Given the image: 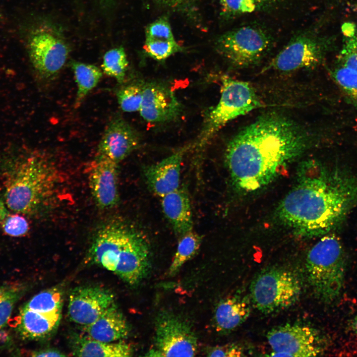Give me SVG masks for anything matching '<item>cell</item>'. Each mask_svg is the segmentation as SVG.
Returning a JSON list of instances; mask_svg holds the SVG:
<instances>
[{"instance_id":"obj_1","label":"cell","mask_w":357,"mask_h":357,"mask_svg":"<svg viewBox=\"0 0 357 357\" xmlns=\"http://www.w3.org/2000/svg\"><path fill=\"white\" fill-rule=\"evenodd\" d=\"M309 140L303 127L281 113L259 117L227 146L226 163L234 186L251 192L268 184L305 150Z\"/></svg>"},{"instance_id":"obj_2","label":"cell","mask_w":357,"mask_h":357,"mask_svg":"<svg viewBox=\"0 0 357 357\" xmlns=\"http://www.w3.org/2000/svg\"><path fill=\"white\" fill-rule=\"evenodd\" d=\"M298 184L282 200L279 219L298 235L328 233L344 218L357 199V183L341 171H325L314 161L303 163Z\"/></svg>"},{"instance_id":"obj_3","label":"cell","mask_w":357,"mask_h":357,"mask_svg":"<svg viewBox=\"0 0 357 357\" xmlns=\"http://www.w3.org/2000/svg\"><path fill=\"white\" fill-rule=\"evenodd\" d=\"M2 170V197L8 209L36 216L52 208L61 181L59 170L47 155L37 151L18 154Z\"/></svg>"},{"instance_id":"obj_4","label":"cell","mask_w":357,"mask_h":357,"mask_svg":"<svg viewBox=\"0 0 357 357\" xmlns=\"http://www.w3.org/2000/svg\"><path fill=\"white\" fill-rule=\"evenodd\" d=\"M150 254L149 245L142 235L124 222L113 219L95 231L87 259L133 286L149 273Z\"/></svg>"},{"instance_id":"obj_5","label":"cell","mask_w":357,"mask_h":357,"mask_svg":"<svg viewBox=\"0 0 357 357\" xmlns=\"http://www.w3.org/2000/svg\"><path fill=\"white\" fill-rule=\"evenodd\" d=\"M309 283L316 296L330 302L340 295L346 271L344 250L333 235L322 238L309 251L306 258Z\"/></svg>"},{"instance_id":"obj_6","label":"cell","mask_w":357,"mask_h":357,"mask_svg":"<svg viewBox=\"0 0 357 357\" xmlns=\"http://www.w3.org/2000/svg\"><path fill=\"white\" fill-rule=\"evenodd\" d=\"M217 105L208 112L202 129L192 147L202 148L225 125L261 106L249 83L224 76Z\"/></svg>"},{"instance_id":"obj_7","label":"cell","mask_w":357,"mask_h":357,"mask_svg":"<svg viewBox=\"0 0 357 357\" xmlns=\"http://www.w3.org/2000/svg\"><path fill=\"white\" fill-rule=\"evenodd\" d=\"M301 285L294 272L284 268L263 270L252 281L250 297L259 311L270 313L289 307L298 300Z\"/></svg>"},{"instance_id":"obj_8","label":"cell","mask_w":357,"mask_h":357,"mask_svg":"<svg viewBox=\"0 0 357 357\" xmlns=\"http://www.w3.org/2000/svg\"><path fill=\"white\" fill-rule=\"evenodd\" d=\"M272 44V38L265 29L257 25H245L223 34L216 45L219 53L232 64L244 67L258 63Z\"/></svg>"},{"instance_id":"obj_9","label":"cell","mask_w":357,"mask_h":357,"mask_svg":"<svg viewBox=\"0 0 357 357\" xmlns=\"http://www.w3.org/2000/svg\"><path fill=\"white\" fill-rule=\"evenodd\" d=\"M28 50L33 67L42 78L47 80H52L59 74L70 51L60 33L47 25H41L32 32Z\"/></svg>"},{"instance_id":"obj_10","label":"cell","mask_w":357,"mask_h":357,"mask_svg":"<svg viewBox=\"0 0 357 357\" xmlns=\"http://www.w3.org/2000/svg\"><path fill=\"white\" fill-rule=\"evenodd\" d=\"M198 339L189 324L169 312L160 313L155 322V347L149 357H193Z\"/></svg>"},{"instance_id":"obj_11","label":"cell","mask_w":357,"mask_h":357,"mask_svg":"<svg viewBox=\"0 0 357 357\" xmlns=\"http://www.w3.org/2000/svg\"><path fill=\"white\" fill-rule=\"evenodd\" d=\"M267 338L273 357H314L323 350L319 334L308 325L286 324L278 326L268 332Z\"/></svg>"},{"instance_id":"obj_12","label":"cell","mask_w":357,"mask_h":357,"mask_svg":"<svg viewBox=\"0 0 357 357\" xmlns=\"http://www.w3.org/2000/svg\"><path fill=\"white\" fill-rule=\"evenodd\" d=\"M322 44L314 36L303 33L292 39L272 60L267 68L288 72L312 67L320 61Z\"/></svg>"},{"instance_id":"obj_13","label":"cell","mask_w":357,"mask_h":357,"mask_svg":"<svg viewBox=\"0 0 357 357\" xmlns=\"http://www.w3.org/2000/svg\"><path fill=\"white\" fill-rule=\"evenodd\" d=\"M115 301L114 295L102 288L76 287L69 296V318L75 323L85 327L94 322Z\"/></svg>"},{"instance_id":"obj_14","label":"cell","mask_w":357,"mask_h":357,"mask_svg":"<svg viewBox=\"0 0 357 357\" xmlns=\"http://www.w3.org/2000/svg\"><path fill=\"white\" fill-rule=\"evenodd\" d=\"M140 141L135 129L121 116L115 115L106 127L96 156L119 164L139 146Z\"/></svg>"},{"instance_id":"obj_15","label":"cell","mask_w":357,"mask_h":357,"mask_svg":"<svg viewBox=\"0 0 357 357\" xmlns=\"http://www.w3.org/2000/svg\"><path fill=\"white\" fill-rule=\"evenodd\" d=\"M118 165L108 158L96 156L89 167V188L100 209L113 208L119 202Z\"/></svg>"},{"instance_id":"obj_16","label":"cell","mask_w":357,"mask_h":357,"mask_svg":"<svg viewBox=\"0 0 357 357\" xmlns=\"http://www.w3.org/2000/svg\"><path fill=\"white\" fill-rule=\"evenodd\" d=\"M181 111L182 105L167 85L156 82L143 85L139 112L146 121L154 123L171 121L177 119Z\"/></svg>"},{"instance_id":"obj_17","label":"cell","mask_w":357,"mask_h":357,"mask_svg":"<svg viewBox=\"0 0 357 357\" xmlns=\"http://www.w3.org/2000/svg\"><path fill=\"white\" fill-rule=\"evenodd\" d=\"M192 147L191 144L182 147L159 163L144 169L146 181L152 192L162 197L179 187L182 159Z\"/></svg>"},{"instance_id":"obj_18","label":"cell","mask_w":357,"mask_h":357,"mask_svg":"<svg viewBox=\"0 0 357 357\" xmlns=\"http://www.w3.org/2000/svg\"><path fill=\"white\" fill-rule=\"evenodd\" d=\"M85 329L89 337L105 342L123 341L130 331L128 323L115 302Z\"/></svg>"},{"instance_id":"obj_19","label":"cell","mask_w":357,"mask_h":357,"mask_svg":"<svg viewBox=\"0 0 357 357\" xmlns=\"http://www.w3.org/2000/svg\"><path fill=\"white\" fill-rule=\"evenodd\" d=\"M61 314H49L23 306L17 317L15 329L27 340H40L51 336L57 329Z\"/></svg>"},{"instance_id":"obj_20","label":"cell","mask_w":357,"mask_h":357,"mask_svg":"<svg viewBox=\"0 0 357 357\" xmlns=\"http://www.w3.org/2000/svg\"><path fill=\"white\" fill-rule=\"evenodd\" d=\"M163 212L176 234L179 236L193 230L192 213L188 194L184 188H178L163 197Z\"/></svg>"},{"instance_id":"obj_21","label":"cell","mask_w":357,"mask_h":357,"mask_svg":"<svg viewBox=\"0 0 357 357\" xmlns=\"http://www.w3.org/2000/svg\"><path fill=\"white\" fill-rule=\"evenodd\" d=\"M248 300L240 296H233L221 300L215 308L214 322L216 330L222 333L238 328L250 315Z\"/></svg>"},{"instance_id":"obj_22","label":"cell","mask_w":357,"mask_h":357,"mask_svg":"<svg viewBox=\"0 0 357 357\" xmlns=\"http://www.w3.org/2000/svg\"><path fill=\"white\" fill-rule=\"evenodd\" d=\"M72 353L79 357H126L131 356L133 350L130 344L123 341L105 342L87 336L76 341Z\"/></svg>"},{"instance_id":"obj_23","label":"cell","mask_w":357,"mask_h":357,"mask_svg":"<svg viewBox=\"0 0 357 357\" xmlns=\"http://www.w3.org/2000/svg\"><path fill=\"white\" fill-rule=\"evenodd\" d=\"M77 90L75 107H79L84 99L98 84L103 76V71L91 64L77 61L70 62Z\"/></svg>"},{"instance_id":"obj_24","label":"cell","mask_w":357,"mask_h":357,"mask_svg":"<svg viewBox=\"0 0 357 357\" xmlns=\"http://www.w3.org/2000/svg\"><path fill=\"white\" fill-rule=\"evenodd\" d=\"M222 15L232 18L262 11L282 0H218Z\"/></svg>"},{"instance_id":"obj_25","label":"cell","mask_w":357,"mask_h":357,"mask_svg":"<svg viewBox=\"0 0 357 357\" xmlns=\"http://www.w3.org/2000/svg\"><path fill=\"white\" fill-rule=\"evenodd\" d=\"M202 239V236L193 230L180 236L176 252L169 269L170 276L175 275L185 262L197 253Z\"/></svg>"},{"instance_id":"obj_26","label":"cell","mask_w":357,"mask_h":357,"mask_svg":"<svg viewBox=\"0 0 357 357\" xmlns=\"http://www.w3.org/2000/svg\"><path fill=\"white\" fill-rule=\"evenodd\" d=\"M62 293L57 288L43 291L31 298L24 305L30 309L49 314H61Z\"/></svg>"},{"instance_id":"obj_27","label":"cell","mask_w":357,"mask_h":357,"mask_svg":"<svg viewBox=\"0 0 357 357\" xmlns=\"http://www.w3.org/2000/svg\"><path fill=\"white\" fill-rule=\"evenodd\" d=\"M128 62L123 47H117L108 51L104 55L102 64L103 72L112 77L119 84L124 80Z\"/></svg>"},{"instance_id":"obj_28","label":"cell","mask_w":357,"mask_h":357,"mask_svg":"<svg viewBox=\"0 0 357 357\" xmlns=\"http://www.w3.org/2000/svg\"><path fill=\"white\" fill-rule=\"evenodd\" d=\"M26 290L25 286L20 284L0 286V329L6 325L15 305Z\"/></svg>"},{"instance_id":"obj_29","label":"cell","mask_w":357,"mask_h":357,"mask_svg":"<svg viewBox=\"0 0 357 357\" xmlns=\"http://www.w3.org/2000/svg\"><path fill=\"white\" fill-rule=\"evenodd\" d=\"M143 85L130 84L123 86L116 92L120 109L125 112L139 111L142 100Z\"/></svg>"},{"instance_id":"obj_30","label":"cell","mask_w":357,"mask_h":357,"mask_svg":"<svg viewBox=\"0 0 357 357\" xmlns=\"http://www.w3.org/2000/svg\"><path fill=\"white\" fill-rule=\"evenodd\" d=\"M143 48L148 56L158 60H166L182 50L175 39H145Z\"/></svg>"},{"instance_id":"obj_31","label":"cell","mask_w":357,"mask_h":357,"mask_svg":"<svg viewBox=\"0 0 357 357\" xmlns=\"http://www.w3.org/2000/svg\"><path fill=\"white\" fill-rule=\"evenodd\" d=\"M335 80L357 108V72L341 64L334 71Z\"/></svg>"},{"instance_id":"obj_32","label":"cell","mask_w":357,"mask_h":357,"mask_svg":"<svg viewBox=\"0 0 357 357\" xmlns=\"http://www.w3.org/2000/svg\"><path fill=\"white\" fill-rule=\"evenodd\" d=\"M346 39L340 55L341 64L357 72V29L345 31Z\"/></svg>"},{"instance_id":"obj_33","label":"cell","mask_w":357,"mask_h":357,"mask_svg":"<svg viewBox=\"0 0 357 357\" xmlns=\"http://www.w3.org/2000/svg\"><path fill=\"white\" fill-rule=\"evenodd\" d=\"M1 226L3 233L12 237H23L29 230L28 221L20 214H8Z\"/></svg>"},{"instance_id":"obj_34","label":"cell","mask_w":357,"mask_h":357,"mask_svg":"<svg viewBox=\"0 0 357 357\" xmlns=\"http://www.w3.org/2000/svg\"><path fill=\"white\" fill-rule=\"evenodd\" d=\"M145 39H175L167 18H160L148 25L145 30Z\"/></svg>"},{"instance_id":"obj_35","label":"cell","mask_w":357,"mask_h":357,"mask_svg":"<svg viewBox=\"0 0 357 357\" xmlns=\"http://www.w3.org/2000/svg\"><path fill=\"white\" fill-rule=\"evenodd\" d=\"M243 354L242 347L236 344L210 347L207 350V356L208 357H241L244 356Z\"/></svg>"},{"instance_id":"obj_36","label":"cell","mask_w":357,"mask_h":357,"mask_svg":"<svg viewBox=\"0 0 357 357\" xmlns=\"http://www.w3.org/2000/svg\"><path fill=\"white\" fill-rule=\"evenodd\" d=\"M195 0H154L159 4L173 9H183L191 6Z\"/></svg>"},{"instance_id":"obj_37","label":"cell","mask_w":357,"mask_h":357,"mask_svg":"<svg viewBox=\"0 0 357 357\" xmlns=\"http://www.w3.org/2000/svg\"><path fill=\"white\" fill-rule=\"evenodd\" d=\"M33 357H63L65 356L61 352L52 349H43L33 351L31 353Z\"/></svg>"},{"instance_id":"obj_38","label":"cell","mask_w":357,"mask_h":357,"mask_svg":"<svg viewBox=\"0 0 357 357\" xmlns=\"http://www.w3.org/2000/svg\"><path fill=\"white\" fill-rule=\"evenodd\" d=\"M8 214L7 207L3 198L0 195V226H1L2 222Z\"/></svg>"},{"instance_id":"obj_39","label":"cell","mask_w":357,"mask_h":357,"mask_svg":"<svg viewBox=\"0 0 357 357\" xmlns=\"http://www.w3.org/2000/svg\"><path fill=\"white\" fill-rule=\"evenodd\" d=\"M350 328L353 333L357 336V313L351 321Z\"/></svg>"},{"instance_id":"obj_40","label":"cell","mask_w":357,"mask_h":357,"mask_svg":"<svg viewBox=\"0 0 357 357\" xmlns=\"http://www.w3.org/2000/svg\"><path fill=\"white\" fill-rule=\"evenodd\" d=\"M103 3H111L113 0H100Z\"/></svg>"}]
</instances>
